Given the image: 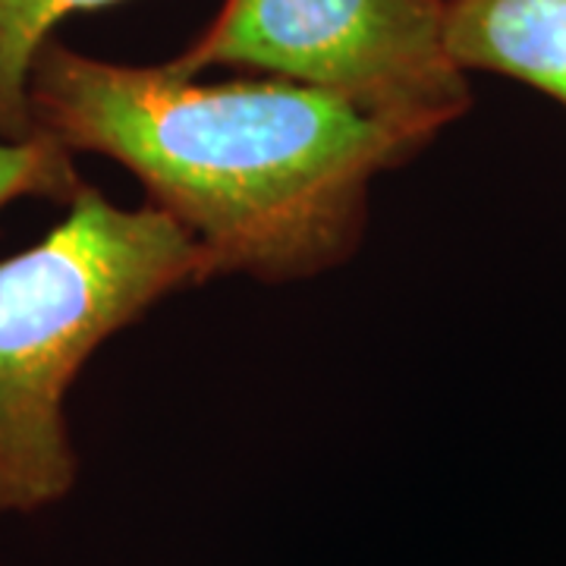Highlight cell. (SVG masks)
Returning <instances> with one entry per match:
<instances>
[{
    "label": "cell",
    "instance_id": "cell-3",
    "mask_svg": "<svg viewBox=\"0 0 566 566\" xmlns=\"http://www.w3.org/2000/svg\"><path fill=\"white\" fill-rule=\"evenodd\" d=\"M447 0H223L202 35L167 61L186 76L252 66L331 92L438 139L472 107L444 39Z\"/></svg>",
    "mask_w": 566,
    "mask_h": 566
},
{
    "label": "cell",
    "instance_id": "cell-2",
    "mask_svg": "<svg viewBox=\"0 0 566 566\" xmlns=\"http://www.w3.org/2000/svg\"><path fill=\"white\" fill-rule=\"evenodd\" d=\"M211 281L202 245L155 205L82 186L44 237L0 259V516L80 482L66 397L85 363L167 296Z\"/></svg>",
    "mask_w": 566,
    "mask_h": 566
},
{
    "label": "cell",
    "instance_id": "cell-1",
    "mask_svg": "<svg viewBox=\"0 0 566 566\" xmlns=\"http://www.w3.org/2000/svg\"><path fill=\"white\" fill-rule=\"evenodd\" d=\"M35 129L120 164L202 245L211 281L293 283L363 245L371 186L434 139L293 80L202 82L51 41L32 70Z\"/></svg>",
    "mask_w": 566,
    "mask_h": 566
},
{
    "label": "cell",
    "instance_id": "cell-5",
    "mask_svg": "<svg viewBox=\"0 0 566 566\" xmlns=\"http://www.w3.org/2000/svg\"><path fill=\"white\" fill-rule=\"evenodd\" d=\"M120 0H0V139L35 136L32 70L51 44L54 29L76 13H92Z\"/></svg>",
    "mask_w": 566,
    "mask_h": 566
},
{
    "label": "cell",
    "instance_id": "cell-6",
    "mask_svg": "<svg viewBox=\"0 0 566 566\" xmlns=\"http://www.w3.org/2000/svg\"><path fill=\"white\" fill-rule=\"evenodd\" d=\"M76 155L61 142L35 133L25 139H0V214L25 199L66 205L80 192Z\"/></svg>",
    "mask_w": 566,
    "mask_h": 566
},
{
    "label": "cell",
    "instance_id": "cell-4",
    "mask_svg": "<svg viewBox=\"0 0 566 566\" xmlns=\"http://www.w3.org/2000/svg\"><path fill=\"white\" fill-rule=\"evenodd\" d=\"M453 63L532 85L566 107V0H447Z\"/></svg>",
    "mask_w": 566,
    "mask_h": 566
}]
</instances>
